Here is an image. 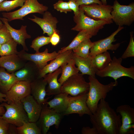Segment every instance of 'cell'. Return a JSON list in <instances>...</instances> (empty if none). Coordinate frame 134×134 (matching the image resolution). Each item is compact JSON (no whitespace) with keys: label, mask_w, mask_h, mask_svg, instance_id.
<instances>
[{"label":"cell","mask_w":134,"mask_h":134,"mask_svg":"<svg viewBox=\"0 0 134 134\" xmlns=\"http://www.w3.org/2000/svg\"><path fill=\"white\" fill-rule=\"evenodd\" d=\"M68 95L66 93H61L55 95L53 99L47 101L46 103L50 108L63 114L68 106Z\"/></svg>","instance_id":"cb8c5ba5"},{"label":"cell","mask_w":134,"mask_h":134,"mask_svg":"<svg viewBox=\"0 0 134 134\" xmlns=\"http://www.w3.org/2000/svg\"><path fill=\"white\" fill-rule=\"evenodd\" d=\"M61 72L62 68L60 67L54 71L46 74L43 77L48 85L46 87L47 95H55L61 93L62 84L58 82V78Z\"/></svg>","instance_id":"603a6c76"},{"label":"cell","mask_w":134,"mask_h":134,"mask_svg":"<svg viewBox=\"0 0 134 134\" xmlns=\"http://www.w3.org/2000/svg\"><path fill=\"white\" fill-rule=\"evenodd\" d=\"M130 38L129 42L126 49L122 56L123 59L134 57V42L133 32H130Z\"/></svg>","instance_id":"e575fe53"},{"label":"cell","mask_w":134,"mask_h":134,"mask_svg":"<svg viewBox=\"0 0 134 134\" xmlns=\"http://www.w3.org/2000/svg\"><path fill=\"white\" fill-rule=\"evenodd\" d=\"M7 0H0V4L2 2Z\"/></svg>","instance_id":"7dc6e473"},{"label":"cell","mask_w":134,"mask_h":134,"mask_svg":"<svg viewBox=\"0 0 134 134\" xmlns=\"http://www.w3.org/2000/svg\"><path fill=\"white\" fill-rule=\"evenodd\" d=\"M39 118L36 122L42 134H47L51 126L54 125L58 129L63 115L49 107L47 103L42 104Z\"/></svg>","instance_id":"52a82bcc"},{"label":"cell","mask_w":134,"mask_h":134,"mask_svg":"<svg viewBox=\"0 0 134 134\" xmlns=\"http://www.w3.org/2000/svg\"><path fill=\"white\" fill-rule=\"evenodd\" d=\"M78 14L73 17V20L75 26L71 30L79 32L84 30H92L99 31L108 23L101 20H96L86 15L83 11L79 7Z\"/></svg>","instance_id":"30bf717a"},{"label":"cell","mask_w":134,"mask_h":134,"mask_svg":"<svg viewBox=\"0 0 134 134\" xmlns=\"http://www.w3.org/2000/svg\"><path fill=\"white\" fill-rule=\"evenodd\" d=\"M21 101L28 115L29 122H36L40 116L42 105L39 104L31 94L23 99Z\"/></svg>","instance_id":"ac0fdd59"},{"label":"cell","mask_w":134,"mask_h":134,"mask_svg":"<svg viewBox=\"0 0 134 134\" xmlns=\"http://www.w3.org/2000/svg\"><path fill=\"white\" fill-rule=\"evenodd\" d=\"M18 81L13 73H9L0 67V89L3 93L5 94Z\"/></svg>","instance_id":"4316f807"},{"label":"cell","mask_w":134,"mask_h":134,"mask_svg":"<svg viewBox=\"0 0 134 134\" xmlns=\"http://www.w3.org/2000/svg\"><path fill=\"white\" fill-rule=\"evenodd\" d=\"M88 93L75 96L68 95V105L67 110L63 113V115L77 114L81 117L84 114L90 115L92 114L87 104Z\"/></svg>","instance_id":"8fae6325"},{"label":"cell","mask_w":134,"mask_h":134,"mask_svg":"<svg viewBox=\"0 0 134 134\" xmlns=\"http://www.w3.org/2000/svg\"><path fill=\"white\" fill-rule=\"evenodd\" d=\"M59 54L56 51L49 53L48 49L46 48L42 52L34 54L27 53L23 49L19 52L17 55L23 59L34 62L40 70L47 64L48 62L54 59Z\"/></svg>","instance_id":"7c38bea8"},{"label":"cell","mask_w":134,"mask_h":134,"mask_svg":"<svg viewBox=\"0 0 134 134\" xmlns=\"http://www.w3.org/2000/svg\"><path fill=\"white\" fill-rule=\"evenodd\" d=\"M5 111L4 106L0 104V116L2 115L5 113Z\"/></svg>","instance_id":"ee69618b"},{"label":"cell","mask_w":134,"mask_h":134,"mask_svg":"<svg viewBox=\"0 0 134 134\" xmlns=\"http://www.w3.org/2000/svg\"><path fill=\"white\" fill-rule=\"evenodd\" d=\"M12 39L7 28L3 24L0 30V44L5 43Z\"/></svg>","instance_id":"8d00e7d4"},{"label":"cell","mask_w":134,"mask_h":134,"mask_svg":"<svg viewBox=\"0 0 134 134\" xmlns=\"http://www.w3.org/2000/svg\"><path fill=\"white\" fill-rule=\"evenodd\" d=\"M5 99L8 104L21 101L24 98L31 94L30 83L18 81L6 93Z\"/></svg>","instance_id":"5bb4252c"},{"label":"cell","mask_w":134,"mask_h":134,"mask_svg":"<svg viewBox=\"0 0 134 134\" xmlns=\"http://www.w3.org/2000/svg\"><path fill=\"white\" fill-rule=\"evenodd\" d=\"M122 59L114 57L108 66L103 69L97 71L96 74L101 77H109L114 79L115 81L120 77L127 76L134 79V67L126 68L121 65Z\"/></svg>","instance_id":"3957f363"},{"label":"cell","mask_w":134,"mask_h":134,"mask_svg":"<svg viewBox=\"0 0 134 134\" xmlns=\"http://www.w3.org/2000/svg\"><path fill=\"white\" fill-rule=\"evenodd\" d=\"M27 61L17 54L1 56L0 57V67L6 69L8 72L12 73L22 67Z\"/></svg>","instance_id":"7402d4cb"},{"label":"cell","mask_w":134,"mask_h":134,"mask_svg":"<svg viewBox=\"0 0 134 134\" xmlns=\"http://www.w3.org/2000/svg\"><path fill=\"white\" fill-rule=\"evenodd\" d=\"M1 105L6 109L5 113L1 117L8 123L18 127L24 123L29 122L28 115L21 101L11 104L4 102Z\"/></svg>","instance_id":"277c9868"},{"label":"cell","mask_w":134,"mask_h":134,"mask_svg":"<svg viewBox=\"0 0 134 134\" xmlns=\"http://www.w3.org/2000/svg\"><path fill=\"white\" fill-rule=\"evenodd\" d=\"M39 70L33 62L27 61L24 66L13 73L18 81L31 83L38 78Z\"/></svg>","instance_id":"d6986e66"},{"label":"cell","mask_w":134,"mask_h":134,"mask_svg":"<svg viewBox=\"0 0 134 134\" xmlns=\"http://www.w3.org/2000/svg\"><path fill=\"white\" fill-rule=\"evenodd\" d=\"M92 57V64L97 71L106 67L112 60L109 52L107 51Z\"/></svg>","instance_id":"83f0119b"},{"label":"cell","mask_w":134,"mask_h":134,"mask_svg":"<svg viewBox=\"0 0 134 134\" xmlns=\"http://www.w3.org/2000/svg\"><path fill=\"white\" fill-rule=\"evenodd\" d=\"M6 94L0 92V103H2L3 102H6L7 101L5 98Z\"/></svg>","instance_id":"7bdbcfd3"},{"label":"cell","mask_w":134,"mask_h":134,"mask_svg":"<svg viewBox=\"0 0 134 134\" xmlns=\"http://www.w3.org/2000/svg\"><path fill=\"white\" fill-rule=\"evenodd\" d=\"M60 40V37L59 31H56L51 36L50 43L53 46H55L59 43Z\"/></svg>","instance_id":"ab89813d"},{"label":"cell","mask_w":134,"mask_h":134,"mask_svg":"<svg viewBox=\"0 0 134 134\" xmlns=\"http://www.w3.org/2000/svg\"><path fill=\"white\" fill-rule=\"evenodd\" d=\"M95 112L90 116L93 127L98 134H119L121 125V117L105 99L100 101Z\"/></svg>","instance_id":"6da1fadb"},{"label":"cell","mask_w":134,"mask_h":134,"mask_svg":"<svg viewBox=\"0 0 134 134\" xmlns=\"http://www.w3.org/2000/svg\"><path fill=\"white\" fill-rule=\"evenodd\" d=\"M73 59L74 60L75 65L82 74L96 77L97 71L92 64L91 57L89 56L87 57L84 58L75 55L74 54Z\"/></svg>","instance_id":"d4e9b609"},{"label":"cell","mask_w":134,"mask_h":134,"mask_svg":"<svg viewBox=\"0 0 134 134\" xmlns=\"http://www.w3.org/2000/svg\"><path fill=\"white\" fill-rule=\"evenodd\" d=\"M74 53L72 49L66 51L61 53L54 59L51 61L41 69L39 70L38 78L43 77L46 74L52 73L62 65L67 64L73 58Z\"/></svg>","instance_id":"2e32d148"},{"label":"cell","mask_w":134,"mask_h":134,"mask_svg":"<svg viewBox=\"0 0 134 134\" xmlns=\"http://www.w3.org/2000/svg\"><path fill=\"white\" fill-rule=\"evenodd\" d=\"M18 43L13 39L1 44L0 49V56H1L13 54L17 55V47Z\"/></svg>","instance_id":"1f68e13d"},{"label":"cell","mask_w":134,"mask_h":134,"mask_svg":"<svg viewBox=\"0 0 134 134\" xmlns=\"http://www.w3.org/2000/svg\"><path fill=\"white\" fill-rule=\"evenodd\" d=\"M79 7L82 10L86 15L95 20L104 21L108 24L113 22L111 14L112 6L93 4L88 5H80Z\"/></svg>","instance_id":"9c48e42d"},{"label":"cell","mask_w":134,"mask_h":134,"mask_svg":"<svg viewBox=\"0 0 134 134\" xmlns=\"http://www.w3.org/2000/svg\"><path fill=\"white\" fill-rule=\"evenodd\" d=\"M98 32V31L92 30H84L79 32L68 45L62 48L58 52L60 53L75 48L82 42L96 35Z\"/></svg>","instance_id":"484cf974"},{"label":"cell","mask_w":134,"mask_h":134,"mask_svg":"<svg viewBox=\"0 0 134 134\" xmlns=\"http://www.w3.org/2000/svg\"><path fill=\"white\" fill-rule=\"evenodd\" d=\"M50 37L43 36H38L33 40L30 47L33 49L36 53L39 52L41 47L50 43Z\"/></svg>","instance_id":"836d02e7"},{"label":"cell","mask_w":134,"mask_h":134,"mask_svg":"<svg viewBox=\"0 0 134 134\" xmlns=\"http://www.w3.org/2000/svg\"><path fill=\"white\" fill-rule=\"evenodd\" d=\"M1 45L0 44V49L1 46Z\"/></svg>","instance_id":"c3c4849f"},{"label":"cell","mask_w":134,"mask_h":134,"mask_svg":"<svg viewBox=\"0 0 134 134\" xmlns=\"http://www.w3.org/2000/svg\"><path fill=\"white\" fill-rule=\"evenodd\" d=\"M89 88L87 93V104L92 114L95 112L99 101L105 99L107 94L118 84L117 81L111 82L106 85L100 83L96 78L89 76Z\"/></svg>","instance_id":"7a4b0ae2"},{"label":"cell","mask_w":134,"mask_h":134,"mask_svg":"<svg viewBox=\"0 0 134 134\" xmlns=\"http://www.w3.org/2000/svg\"><path fill=\"white\" fill-rule=\"evenodd\" d=\"M53 6L54 9L61 12L67 13L68 12L72 11L69 7L68 2L64 1L62 0H59Z\"/></svg>","instance_id":"d590c367"},{"label":"cell","mask_w":134,"mask_h":134,"mask_svg":"<svg viewBox=\"0 0 134 134\" xmlns=\"http://www.w3.org/2000/svg\"><path fill=\"white\" fill-rule=\"evenodd\" d=\"M76 1L79 6L88 5L93 4H102L100 0H76Z\"/></svg>","instance_id":"60d3db41"},{"label":"cell","mask_w":134,"mask_h":134,"mask_svg":"<svg viewBox=\"0 0 134 134\" xmlns=\"http://www.w3.org/2000/svg\"><path fill=\"white\" fill-rule=\"evenodd\" d=\"M48 9L47 6L40 3L38 0H25L24 5L19 9L11 12L2 13V15L8 22L16 19L23 20V18L29 14L38 13L43 14Z\"/></svg>","instance_id":"5b68a950"},{"label":"cell","mask_w":134,"mask_h":134,"mask_svg":"<svg viewBox=\"0 0 134 134\" xmlns=\"http://www.w3.org/2000/svg\"><path fill=\"white\" fill-rule=\"evenodd\" d=\"M25 0H5L0 4V11H8L18 7H22Z\"/></svg>","instance_id":"d6a6232c"},{"label":"cell","mask_w":134,"mask_h":134,"mask_svg":"<svg viewBox=\"0 0 134 134\" xmlns=\"http://www.w3.org/2000/svg\"><path fill=\"white\" fill-rule=\"evenodd\" d=\"M75 65L74 60L73 58L67 64L61 66V74L58 81L62 85L70 77L79 72V70Z\"/></svg>","instance_id":"f1b7e54d"},{"label":"cell","mask_w":134,"mask_h":134,"mask_svg":"<svg viewBox=\"0 0 134 134\" xmlns=\"http://www.w3.org/2000/svg\"><path fill=\"white\" fill-rule=\"evenodd\" d=\"M94 43L90 39L84 41L72 49L74 55L84 58L88 57L89 56L90 50Z\"/></svg>","instance_id":"f546056e"},{"label":"cell","mask_w":134,"mask_h":134,"mask_svg":"<svg viewBox=\"0 0 134 134\" xmlns=\"http://www.w3.org/2000/svg\"><path fill=\"white\" fill-rule=\"evenodd\" d=\"M124 28L123 26H119L117 29L110 35L104 39L94 42V43L90 49L89 56L93 57L97 55L110 50H117L119 47L120 43L113 44L116 41L115 37L117 34Z\"/></svg>","instance_id":"9a60e30c"},{"label":"cell","mask_w":134,"mask_h":134,"mask_svg":"<svg viewBox=\"0 0 134 134\" xmlns=\"http://www.w3.org/2000/svg\"><path fill=\"white\" fill-rule=\"evenodd\" d=\"M10 124L0 116V134H8Z\"/></svg>","instance_id":"74e56055"},{"label":"cell","mask_w":134,"mask_h":134,"mask_svg":"<svg viewBox=\"0 0 134 134\" xmlns=\"http://www.w3.org/2000/svg\"><path fill=\"white\" fill-rule=\"evenodd\" d=\"M101 1L103 4L106 5H107V2L106 0H101Z\"/></svg>","instance_id":"f6af8a7d"},{"label":"cell","mask_w":134,"mask_h":134,"mask_svg":"<svg viewBox=\"0 0 134 134\" xmlns=\"http://www.w3.org/2000/svg\"><path fill=\"white\" fill-rule=\"evenodd\" d=\"M111 12L112 20L118 26H130L134 21V3L128 5L120 4L115 0Z\"/></svg>","instance_id":"8992f818"},{"label":"cell","mask_w":134,"mask_h":134,"mask_svg":"<svg viewBox=\"0 0 134 134\" xmlns=\"http://www.w3.org/2000/svg\"><path fill=\"white\" fill-rule=\"evenodd\" d=\"M116 111L121 117V125L119 134H134V109L125 104L117 107Z\"/></svg>","instance_id":"4fadbf2b"},{"label":"cell","mask_w":134,"mask_h":134,"mask_svg":"<svg viewBox=\"0 0 134 134\" xmlns=\"http://www.w3.org/2000/svg\"><path fill=\"white\" fill-rule=\"evenodd\" d=\"M3 24L2 22L0 20V30L2 27Z\"/></svg>","instance_id":"bcb514c9"},{"label":"cell","mask_w":134,"mask_h":134,"mask_svg":"<svg viewBox=\"0 0 134 134\" xmlns=\"http://www.w3.org/2000/svg\"><path fill=\"white\" fill-rule=\"evenodd\" d=\"M0 19L7 28L12 39L18 44L22 45L23 50L28 51V49L26 45L25 41L26 39L31 38V36L27 33V26L22 25L20 29L17 30L10 26L7 19L1 17Z\"/></svg>","instance_id":"44dd1931"},{"label":"cell","mask_w":134,"mask_h":134,"mask_svg":"<svg viewBox=\"0 0 134 134\" xmlns=\"http://www.w3.org/2000/svg\"><path fill=\"white\" fill-rule=\"evenodd\" d=\"M47 83L43 78H38L30 83L31 94L40 104L46 103L49 98H45L47 95Z\"/></svg>","instance_id":"ffe728a7"},{"label":"cell","mask_w":134,"mask_h":134,"mask_svg":"<svg viewBox=\"0 0 134 134\" xmlns=\"http://www.w3.org/2000/svg\"><path fill=\"white\" fill-rule=\"evenodd\" d=\"M83 75L81 73H78L69 78L62 85L61 93L75 96L88 92L89 83L85 81Z\"/></svg>","instance_id":"ba28073f"},{"label":"cell","mask_w":134,"mask_h":134,"mask_svg":"<svg viewBox=\"0 0 134 134\" xmlns=\"http://www.w3.org/2000/svg\"><path fill=\"white\" fill-rule=\"evenodd\" d=\"M43 14L42 18L34 15V18H28L40 27L43 31V34L46 33L51 37L54 32L58 31L56 29L58 21L56 17L53 16L50 12L47 11Z\"/></svg>","instance_id":"e0dca14e"},{"label":"cell","mask_w":134,"mask_h":134,"mask_svg":"<svg viewBox=\"0 0 134 134\" xmlns=\"http://www.w3.org/2000/svg\"><path fill=\"white\" fill-rule=\"evenodd\" d=\"M18 134H41V131L36 122H25L17 127Z\"/></svg>","instance_id":"4dcf8cb0"},{"label":"cell","mask_w":134,"mask_h":134,"mask_svg":"<svg viewBox=\"0 0 134 134\" xmlns=\"http://www.w3.org/2000/svg\"><path fill=\"white\" fill-rule=\"evenodd\" d=\"M70 8L74 12L75 16L77 15L79 11V6L77 3L76 0H68V2Z\"/></svg>","instance_id":"f35d334b"},{"label":"cell","mask_w":134,"mask_h":134,"mask_svg":"<svg viewBox=\"0 0 134 134\" xmlns=\"http://www.w3.org/2000/svg\"><path fill=\"white\" fill-rule=\"evenodd\" d=\"M81 133L82 134H98L97 129L93 127L92 128L89 127H83Z\"/></svg>","instance_id":"b9f144b4"}]
</instances>
